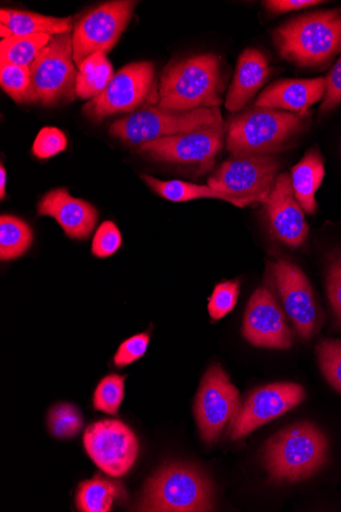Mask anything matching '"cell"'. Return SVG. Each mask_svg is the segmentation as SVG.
Masks as SVG:
<instances>
[{
	"label": "cell",
	"instance_id": "6da1fadb",
	"mask_svg": "<svg viewBox=\"0 0 341 512\" xmlns=\"http://www.w3.org/2000/svg\"><path fill=\"white\" fill-rule=\"evenodd\" d=\"M220 76V59L214 54L172 63L161 76L158 106L175 111L218 108Z\"/></svg>",
	"mask_w": 341,
	"mask_h": 512
},
{
	"label": "cell",
	"instance_id": "7a4b0ae2",
	"mask_svg": "<svg viewBox=\"0 0 341 512\" xmlns=\"http://www.w3.org/2000/svg\"><path fill=\"white\" fill-rule=\"evenodd\" d=\"M280 56L301 67H316L341 52V11L291 20L273 33Z\"/></svg>",
	"mask_w": 341,
	"mask_h": 512
},
{
	"label": "cell",
	"instance_id": "3957f363",
	"mask_svg": "<svg viewBox=\"0 0 341 512\" xmlns=\"http://www.w3.org/2000/svg\"><path fill=\"white\" fill-rule=\"evenodd\" d=\"M326 437L313 425L288 427L266 444L264 463L272 480L298 482L318 472L327 459Z\"/></svg>",
	"mask_w": 341,
	"mask_h": 512
},
{
	"label": "cell",
	"instance_id": "277c9868",
	"mask_svg": "<svg viewBox=\"0 0 341 512\" xmlns=\"http://www.w3.org/2000/svg\"><path fill=\"white\" fill-rule=\"evenodd\" d=\"M214 491L211 482L197 468L184 463L166 464L145 486L139 511H210Z\"/></svg>",
	"mask_w": 341,
	"mask_h": 512
},
{
	"label": "cell",
	"instance_id": "5b68a950",
	"mask_svg": "<svg viewBox=\"0 0 341 512\" xmlns=\"http://www.w3.org/2000/svg\"><path fill=\"white\" fill-rule=\"evenodd\" d=\"M223 125L225 123L219 108L175 111L153 106L117 120L109 132L130 146L140 147L157 139Z\"/></svg>",
	"mask_w": 341,
	"mask_h": 512
},
{
	"label": "cell",
	"instance_id": "8992f818",
	"mask_svg": "<svg viewBox=\"0 0 341 512\" xmlns=\"http://www.w3.org/2000/svg\"><path fill=\"white\" fill-rule=\"evenodd\" d=\"M29 68L25 103L54 106L75 100L78 71L71 33L53 36Z\"/></svg>",
	"mask_w": 341,
	"mask_h": 512
},
{
	"label": "cell",
	"instance_id": "52a82bcc",
	"mask_svg": "<svg viewBox=\"0 0 341 512\" xmlns=\"http://www.w3.org/2000/svg\"><path fill=\"white\" fill-rule=\"evenodd\" d=\"M303 116L256 108L232 119L227 129L231 156H265L278 151L303 126Z\"/></svg>",
	"mask_w": 341,
	"mask_h": 512
},
{
	"label": "cell",
	"instance_id": "ba28073f",
	"mask_svg": "<svg viewBox=\"0 0 341 512\" xmlns=\"http://www.w3.org/2000/svg\"><path fill=\"white\" fill-rule=\"evenodd\" d=\"M278 170L279 163L269 155L231 156L209 178L208 185L245 208L254 203H264Z\"/></svg>",
	"mask_w": 341,
	"mask_h": 512
},
{
	"label": "cell",
	"instance_id": "9c48e42d",
	"mask_svg": "<svg viewBox=\"0 0 341 512\" xmlns=\"http://www.w3.org/2000/svg\"><path fill=\"white\" fill-rule=\"evenodd\" d=\"M136 5V2L129 0L106 3L91 10L76 23L72 41L73 58L78 68L92 55H107L114 49Z\"/></svg>",
	"mask_w": 341,
	"mask_h": 512
},
{
	"label": "cell",
	"instance_id": "30bf717a",
	"mask_svg": "<svg viewBox=\"0 0 341 512\" xmlns=\"http://www.w3.org/2000/svg\"><path fill=\"white\" fill-rule=\"evenodd\" d=\"M155 82V66L151 62L132 63L122 68L99 97L83 107L93 121L120 113H129L148 100Z\"/></svg>",
	"mask_w": 341,
	"mask_h": 512
},
{
	"label": "cell",
	"instance_id": "8fae6325",
	"mask_svg": "<svg viewBox=\"0 0 341 512\" xmlns=\"http://www.w3.org/2000/svg\"><path fill=\"white\" fill-rule=\"evenodd\" d=\"M84 447L95 463L107 475H126L137 458L138 440L125 424L106 420L92 424L83 437Z\"/></svg>",
	"mask_w": 341,
	"mask_h": 512
},
{
	"label": "cell",
	"instance_id": "7c38bea8",
	"mask_svg": "<svg viewBox=\"0 0 341 512\" xmlns=\"http://www.w3.org/2000/svg\"><path fill=\"white\" fill-rule=\"evenodd\" d=\"M239 400L226 372L220 365H213L206 372L194 405L202 438L207 443L215 442L232 421L240 407Z\"/></svg>",
	"mask_w": 341,
	"mask_h": 512
},
{
	"label": "cell",
	"instance_id": "4fadbf2b",
	"mask_svg": "<svg viewBox=\"0 0 341 512\" xmlns=\"http://www.w3.org/2000/svg\"><path fill=\"white\" fill-rule=\"evenodd\" d=\"M306 397L302 386L290 383L272 384L254 391L232 418L229 434L232 440L249 435L300 405Z\"/></svg>",
	"mask_w": 341,
	"mask_h": 512
},
{
	"label": "cell",
	"instance_id": "5bb4252c",
	"mask_svg": "<svg viewBox=\"0 0 341 512\" xmlns=\"http://www.w3.org/2000/svg\"><path fill=\"white\" fill-rule=\"evenodd\" d=\"M228 126L207 127L188 133L157 139L139 147V152L155 160L199 164L209 169L223 147Z\"/></svg>",
	"mask_w": 341,
	"mask_h": 512
},
{
	"label": "cell",
	"instance_id": "9a60e30c",
	"mask_svg": "<svg viewBox=\"0 0 341 512\" xmlns=\"http://www.w3.org/2000/svg\"><path fill=\"white\" fill-rule=\"evenodd\" d=\"M273 274L286 314L299 335L310 339L317 329L318 313L307 276L296 264L286 260L273 265Z\"/></svg>",
	"mask_w": 341,
	"mask_h": 512
},
{
	"label": "cell",
	"instance_id": "2e32d148",
	"mask_svg": "<svg viewBox=\"0 0 341 512\" xmlns=\"http://www.w3.org/2000/svg\"><path fill=\"white\" fill-rule=\"evenodd\" d=\"M262 204L274 238L290 248L302 246L308 237L309 226L288 173L277 176L269 196Z\"/></svg>",
	"mask_w": 341,
	"mask_h": 512
},
{
	"label": "cell",
	"instance_id": "e0dca14e",
	"mask_svg": "<svg viewBox=\"0 0 341 512\" xmlns=\"http://www.w3.org/2000/svg\"><path fill=\"white\" fill-rule=\"evenodd\" d=\"M242 334L257 347L280 350L291 347L285 315L269 289H258L250 299Z\"/></svg>",
	"mask_w": 341,
	"mask_h": 512
},
{
	"label": "cell",
	"instance_id": "ac0fdd59",
	"mask_svg": "<svg viewBox=\"0 0 341 512\" xmlns=\"http://www.w3.org/2000/svg\"><path fill=\"white\" fill-rule=\"evenodd\" d=\"M39 216L54 218L65 234L74 240H86L92 234L99 212L90 203L74 198L66 189L47 193L37 207Z\"/></svg>",
	"mask_w": 341,
	"mask_h": 512
},
{
	"label": "cell",
	"instance_id": "d6986e66",
	"mask_svg": "<svg viewBox=\"0 0 341 512\" xmlns=\"http://www.w3.org/2000/svg\"><path fill=\"white\" fill-rule=\"evenodd\" d=\"M325 91L324 77L280 80L261 93L256 108L286 110L303 116L324 98Z\"/></svg>",
	"mask_w": 341,
	"mask_h": 512
},
{
	"label": "cell",
	"instance_id": "ffe728a7",
	"mask_svg": "<svg viewBox=\"0 0 341 512\" xmlns=\"http://www.w3.org/2000/svg\"><path fill=\"white\" fill-rule=\"evenodd\" d=\"M269 63L258 50L248 49L237 62L236 72L226 98L225 107L237 112L245 107L270 76Z\"/></svg>",
	"mask_w": 341,
	"mask_h": 512
},
{
	"label": "cell",
	"instance_id": "44dd1931",
	"mask_svg": "<svg viewBox=\"0 0 341 512\" xmlns=\"http://www.w3.org/2000/svg\"><path fill=\"white\" fill-rule=\"evenodd\" d=\"M72 18H55L25 11H0V36H32L47 34L51 36L72 32Z\"/></svg>",
	"mask_w": 341,
	"mask_h": 512
},
{
	"label": "cell",
	"instance_id": "7402d4cb",
	"mask_svg": "<svg viewBox=\"0 0 341 512\" xmlns=\"http://www.w3.org/2000/svg\"><path fill=\"white\" fill-rule=\"evenodd\" d=\"M324 176V160L317 150L308 152L302 161L291 169L290 178L295 197L308 214H314L317 210L315 196Z\"/></svg>",
	"mask_w": 341,
	"mask_h": 512
},
{
	"label": "cell",
	"instance_id": "603a6c76",
	"mask_svg": "<svg viewBox=\"0 0 341 512\" xmlns=\"http://www.w3.org/2000/svg\"><path fill=\"white\" fill-rule=\"evenodd\" d=\"M141 179L156 194L171 202L181 203L198 199H217L238 208H243L239 202L213 190L209 185H198L180 180L164 181L146 174H142Z\"/></svg>",
	"mask_w": 341,
	"mask_h": 512
},
{
	"label": "cell",
	"instance_id": "cb8c5ba5",
	"mask_svg": "<svg viewBox=\"0 0 341 512\" xmlns=\"http://www.w3.org/2000/svg\"><path fill=\"white\" fill-rule=\"evenodd\" d=\"M78 69L76 95L82 100L99 97L115 76L112 64L103 53L92 55Z\"/></svg>",
	"mask_w": 341,
	"mask_h": 512
},
{
	"label": "cell",
	"instance_id": "d4e9b609",
	"mask_svg": "<svg viewBox=\"0 0 341 512\" xmlns=\"http://www.w3.org/2000/svg\"><path fill=\"white\" fill-rule=\"evenodd\" d=\"M33 243V231L22 219L0 217V259L10 261L23 256Z\"/></svg>",
	"mask_w": 341,
	"mask_h": 512
},
{
	"label": "cell",
	"instance_id": "484cf974",
	"mask_svg": "<svg viewBox=\"0 0 341 512\" xmlns=\"http://www.w3.org/2000/svg\"><path fill=\"white\" fill-rule=\"evenodd\" d=\"M53 36L39 34L32 36H12L0 42L2 65L12 64L30 67Z\"/></svg>",
	"mask_w": 341,
	"mask_h": 512
},
{
	"label": "cell",
	"instance_id": "4316f807",
	"mask_svg": "<svg viewBox=\"0 0 341 512\" xmlns=\"http://www.w3.org/2000/svg\"><path fill=\"white\" fill-rule=\"evenodd\" d=\"M121 489L116 483L95 477L80 484L77 492V506L84 512H109Z\"/></svg>",
	"mask_w": 341,
	"mask_h": 512
},
{
	"label": "cell",
	"instance_id": "83f0119b",
	"mask_svg": "<svg viewBox=\"0 0 341 512\" xmlns=\"http://www.w3.org/2000/svg\"><path fill=\"white\" fill-rule=\"evenodd\" d=\"M48 429L60 439L76 436L83 427V418L78 409L68 403L54 406L48 414Z\"/></svg>",
	"mask_w": 341,
	"mask_h": 512
},
{
	"label": "cell",
	"instance_id": "f1b7e54d",
	"mask_svg": "<svg viewBox=\"0 0 341 512\" xmlns=\"http://www.w3.org/2000/svg\"><path fill=\"white\" fill-rule=\"evenodd\" d=\"M125 377L110 375L97 386L93 396L96 410L116 415L124 399Z\"/></svg>",
	"mask_w": 341,
	"mask_h": 512
},
{
	"label": "cell",
	"instance_id": "f546056e",
	"mask_svg": "<svg viewBox=\"0 0 341 512\" xmlns=\"http://www.w3.org/2000/svg\"><path fill=\"white\" fill-rule=\"evenodd\" d=\"M327 382L341 393V342L324 340L316 348Z\"/></svg>",
	"mask_w": 341,
	"mask_h": 512
},
{
	"label": "cell",
	"instance_id": "4dcf8cb0",
	"mask_svg": "<svg viewBox=\"0 0 341 512\" xmlns=\"http://www.w3.org/2000/svg\"><path fill=\"white\" fill-rule=\"evenodd\" d=\"M0 83L16 103H25V96L30 86V68L12 64L2 65Z\"/></svg>",
	"mask_w": 341,
	"mask_h": 512
},
{
	"label": "cell",
	"instance_id": "1f68e13d",
	"mask_svg": "<svg viewBox=\"0 0 341 512\" xmlns=\"http://www.w3.org/2000/svg\"><path fill=\"white\" fill-rule=\"evenodd\" d=\"M67 146L68 139L62 130L44 127L35 138L32 152L38 159H50L64 152Z\"/></svg>",
	"mask_w": 341,
	"mask_h": 512
},
{
	"label": "cell",
	"instance_id": "d6a6232c",
	"mask_svg": "<svg viewBox=\"0 0 341 512\" xmlns=\"http://www.w3.org/2000/svg\"><path fill=\"white\" fill-rule=\"evenodd\" d=\"M121 246V231L113 221H106L95 232L91 252L97 258H109L115 255Z\"/></svg>",
	"mask_w": 341,
	"mask_h": 512
},
{
	"label": "cell",
	"instance_id": "836d02e7",
	"mask_svg": "<svg viewBox=\"0 0 341 512\" xmlns=\"http://www.w3.org/2000/svg\"><path fill=\"white\" fill-rule=\"evenodd\" d=\"M238 295V282H225L217 285L209 302L210 316L215 320L226 316L234 309Z\"/></svg>",
	"mask_w": 341,
	"mask_h": 512
},
{
	"label": "cell",
	"instance_id": "e575fe53",
	"mask_svg": "<svg viewBox=\"0 0 341 512\" xmlns=\"http://www.w3.org/2000/svg\"><path fill=\"white\" fill-rule=\"evenodd\" d=\"M149 344L150 336L145 333L127 339L120 345L114 357L115 365L122 368L137 361L148 350Z\"/></svg>",
	"mask_w": 341,
	"mask_h": 512
},
{
	"label": "cell",
	"instance_id": "d590c367",
	"mask_svg": "<svg viewBox=\"0 0 341 512\" xmlns=\"http://www.w3.org/2000/svg\"><path fill=\"white\" fill-rule=\"evenodd\" d=\"M325 81L326 91L320 108L322 113L333 110L341 103V57L325 78Z\"/></svg>",
	"mask_w": 341,
	"mask_h": 512
},
{
	"label": "cell",
	"instance_id": "8d00e7d4",
	"mask_svg": "<svg viewBox=\"0 0 341 512\" xmlns=\"http://www.w3.org/2000/svg\"><path fill=\"white\" fill-rule=\"evenodd\" d=\"M327 292L334 313L341 323V256L331 260L327 277Z\"/></svg>",
	"mask_w": 341,
	"mask_h": 512
},
{
	"label": "cell",
	"instance_id": "74e56055",
	"mask_svg": "<svg viewBox=\"0 0 341 512\" xmlns=\"http://www.w3.org/2000/svg\"><path fill=\"white\" fill-rule=\"evenodd\" d=\"M322 3L316 2V0H269V2L264 4L272 13L283 14L310 8Z\"/></svg>",
	"mask_w": 341,
	"mask_h": 512
},
{
	"label": "cell",
	"instance_id": "f35d334b",
	"mask_svg": "<svg viewBox=\"0 0 341 512\" xmlns=\"http://www.w3.org/2000/svg\"><path fill=\"white\" fill-rule=\"evenodd\" d=\"M7 172L4 164L0 166V199L4 200L6 196Z\"/></svg>",
	"mask_w": 341,
	"mask_h": 512
}]
</instances>
